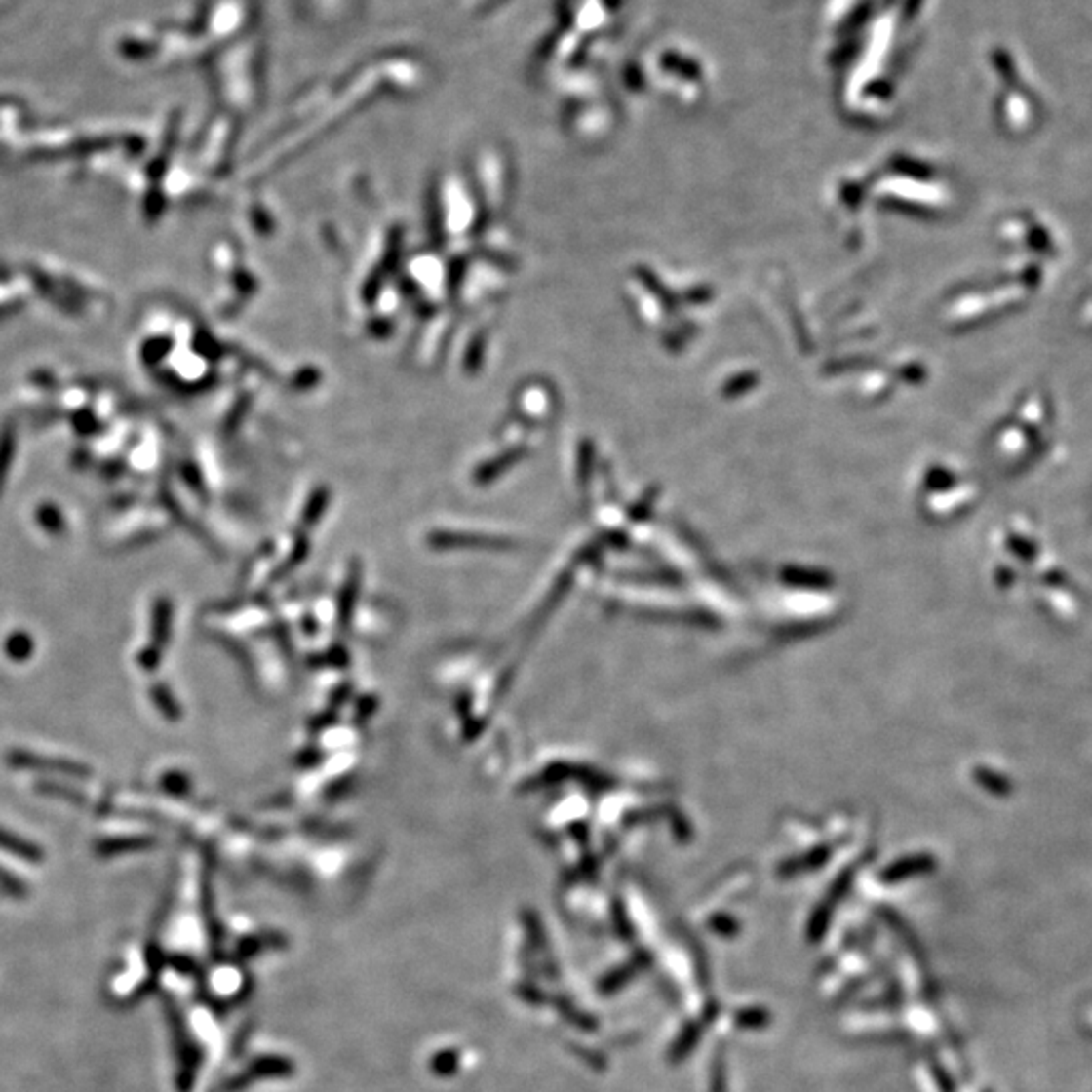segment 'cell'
Returning <instances> with one entry per match:
<instances>
[{"label":"cell","mask_w":1092,"mask_h":1092,"mask_svg":"<svg viewBox=\"0 0 1092 1092\" xmlns=\"http://www.w3.org/2000/svg\"><path fill=\"white\" fill-rule=\"evenodd\" d=\"M767 1022H769V1014L764 1012V1009H747V1012H741L736 1016V1024L745 1028H762Z\"/></svg>","instance_id":"obj_1"},{"label":"cell","mask_w":1092,"mask_h":1092,"mask_svg":"<svg viewBox=\"0 0 1092 1092\" xmlns=\"http://www.w3.org/2000/svg\"><path fill=\"white\" fill-rule=\"evenodd\" d=\"M696 1040H698V1030H696L694 1026H690V1030L686 1032L684 1040H680V1042L676 1044V1054H674V1056H676V1058H678V1056H684V1054L696 1044Z\"/></svg>","instance_id":"obj_2"}]
</instances>
